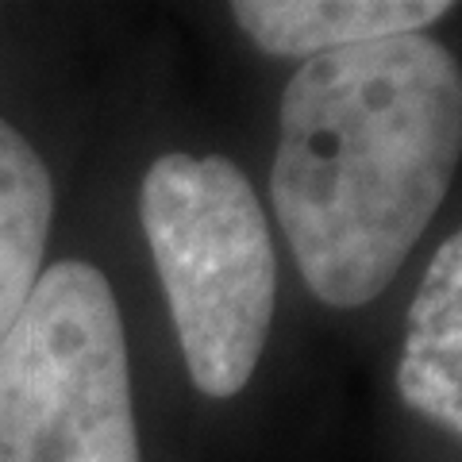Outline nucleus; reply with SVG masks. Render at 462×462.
<instances>
[{
  "instance_id": "1",
  "label": "nucleus",
  "mask_w": 462,
  "mask_h": 462,
  "mask_svg": "<svg viewBox=\"0 0 462 462\" xmlns=\"http://www.w3.org/2000/svg\"><path fill=\"white\" fill-rule=\"evenodd\" d=\"M462 66L428 35L309 58L282 93L270 200L309 293L363 309L385 293L451 193Z\"/></svg>"
},
{
  "instance_id": "2",
  "label": "nucleus",
  "mask_w": 462,
  "mask_h": 462,
  "mask_svg": "<svg viewBox=\"0 0 462 462\" xmlns=\"http://www.w3.org/2000/svg\"><path fill=\"white\" fill-rule=\"evenodd\" d=\"M139 220L189 378L236 397L266 351L278 258L254 185L224 154H162L139 185Z\"/></svg>"
},
{
  "instance_id": "3",
  "label": "nucleus",
  "mask_w": 462,
  "mask_h": 462,
  "mask_svg": "<svg viewBox=\"0 0 462 462\" xmlns=\"http://www.w3.org/2000/svg\"><path fill=\"white\" fill-rule=\"evenodd\" d=\"M0 462H143L120 305L81 258L42 270L0 346Z\"/></svg>"
},
{
  "instance_id": "4",
  "label": "nucleus",
  "mask_w": 462,
  "mask_h": 462,
  "mask_svg": "<svg viewBox=\"0 0 462 462\" xmlns=\"http://www.w3.org/2000/svg\"><path fill=\"white\" fill-rule=\"evenodd\" d=\"M401 401L462 439V227L443 239L404 316Z\"/></svg>"
},
{
  "instance_id": "5",
  "label": "nucleus",
  "mask_w": 462,
  "mask_h": 462,
  "mask_svg": "<svg viewBox=\"0 0 462 462\" xmlns=\"http://www.w3.org/2000/svg\"><path fill=\"white\" fill-rule=\"evenodd\" d=\"M231 16L251 42L278 58H316L363 42L420 35L451 16L447 0H236Z\"/></svg>"
},
{
  "instance_id": "6",
  "label": "nucleus",
  "mask_w": 462,
  "mask_h": 462,
  "mask_svg": "<svg viewBox=\"0 0 462 462\" xmlns=\"http://www.w3.org/2000/svg\"><path fill=\"white\" fill-rule=\"evenodd\" d=\"M54 181L39 151L0 120V346L42 278Z\"/></svg>"
}]
</instances>
